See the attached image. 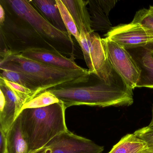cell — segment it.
I'll return each instance as SVG.
<instances>
[{
	"label": "cell",
	"mask_w": 153,
	"mask_h": 153,
	"mask_svg": "<svg viewBox=\"0 0 153 153\" xmlns=\"http://www.w3.org/2000/svg\"><path fill=\"white\" fill-rule=\"evenodd\" d=\"M8 2L14 12L39 33L57 42L64 44L70 42L73 45L71 36L68 32L62 31L55 27L37 11L30 1L10 0Z\"/></svg>",
	"instance_id": "obj_5"
},
{
	"label": "cell",
	"mask_w": 153,
	"mask_h": 153,
	"mask_svg": "<svg viewBox=\"0 0 153 153\" xmlns=\"http://www.w3.org/2000/svg\"><path fill=\"white\" fill-rule=\"evenodd\" d=\"M56 2L67 32L70 35L73 36L79 44L80 42V33L72 16L61 0H56Z\"/></svg>",
	"instance_id": "obj_19"
},
{
	"label": "cell",
	"mask_w": 153,
	"mask_h": 153,
	"mask_svg": "<svg viewBox=\"0 0 153 153\" xmlns=\"http://www.w3.org/2000/svg\"><path fill=\"white\" fill-rule=\"evenodd\" d=\"M5 19V12L1 5H0V23L2 25Z\"/></svg>",
	"instance_id": "obj_24"
},
{
	"label": "cell",
	"mask_w": 153,
	"mask_h": 153,
	"mask_svg": "<svg viewBox=\"0 0 153 153\" xmlns=\"http://www.w3.org/2000/svg\"><path fill=\"white\" fill-rule=\"evenodd\" d=\"M143 153H153V145L149 146Z\"/></svg>",
	"instance_id": "obj_25"
},
{
	"label": "cell",
	"mask_w": 153,
	"mask_h": 153,
	"mask_svg": "<svg viewBox=\"0 0 153 153\" xmlns=\"http://www.w3.org/2000/svg\"><path fill=\"white\" fill-rule=\"evenodd\" d=\"M117 2L114 0L89 1L92 28L94 32L103 31L107 33L112 28L109 19V13Z\"/></svg>",
	"instance_id": "obj_11"
},
{
	"label": "cell",
	"mask_w": 153,
	"mask_h": 153,
	"mask_svg": "<svg viewBox=\"0 0 153 153\" xmlns=\"http://www.w3.org/2000/svg\"><path fill=\"white\" fill-rule=\"evenodd\" d=\"M7 133L0 129V153H7Z\"/></svg>",
	"instance_id": "obj_23"
},
{
	"label": "cell",
	"mask_w": 153,
	"mask_h": 153,
	"mask_svg": "<svg viewBox=\"0 0 153 153\" xmlns=\"http://www.w3.org/2000/svg\"><path fill=\"white\" fill-rule=\"evenodd\" d=\"M149 9L150 10H151V12L153 13V6H150Z\"/></svg>",
	"instance_id": "obj_28"
},
{
	"label": "cell",
	"mask_w": 153,
	"mask_h": 153,
	"mask_svg": "<svg viewBox=\"0 0 153 153\" xmlns=\"http://www.w3.org/2000/svg\"><path fill=\"white\" fill-rule=\"evenodd\" d=\"M60 102V101L59 99L52 93L48 90H46L25 103L22 106L21 111L27 108H38L45 107Z\"/></svg>",
	"instance_id": "obj_18"
},
{
	"label": "cell",
	"mask_w": 153,
	"mask_h": 153,
	"mask_svg": "<svg viewBox=\"0 0 153 153\" xmlns=\"http://www.w3.org/2000/svg\"><path fill=\"white\" fill-rule=\"evenodd\" d=\"M0 79H1L4 82V84L10 89L16 93L25 101V103L35 97L34 92L27 88L19 84L10 82L1 78H0Z\"/></svg>",
	"instance_id": "obj_21"
},
{
	"label": "cell",
	"mask_w": 153,
	"mask_h": 153,
	"mask_svg": "<svg viewBox=\"0 0 153 153\" xmlns=\"http://www.w3.org/2000/svg\"><path fill=\"white\" fill-rule=\"evenodd\" d=\"M7 153H28V145L21 128L19 116L7 133Z\"/></svg>",
	"instance_id": "obj_14"
},
{
	"label": "cell",
	"mask_w": 153,
	"mask_h": 153,
	"mask_svg": "<svg viewBox=\"0 0 153 153\" xmlns=\"http://www.w3.org/2000/svg\"><path fill=\"white\" fill-rule=\"evenodd\" d=\"M104 147L68 130L53 139L36 153H102Z\"/></svg>",
	"instance_id": "obj_8"
},
{
	"label": "cell",
	"mask_w": 153,
	"mask_h": 153,
	"mask_svg": "<svg viewBox=\"0 0 153 153\" xmlns=\"http://www.w3.org/2000/svg\"><path fill=\"white\" fill-rule=\"evenodd\" d=\"M64 104L66 109L74 105L129 106L133 103V90L119 85H109L100 80L94 85L57 87L48 89Z\"/></svg>",
	"instance_id": "obj_2"
},
{
	"label": "cell",
	"mask_w": 153,
	"mask_h": 153,
	"mask_svg": "<svg viewBox=\"0 0 153 153\" xmlns=\"http://www.w3.org/2000/svg\"><path fill=\"white\" fill-rule=\"evenodd\" d=\"M19 53L24 57L53 67L68 69H83L77 65L72 59H69L59 53L44 48L31 47Z\"/></svg>",
	"instance_id": "obj_10"
},
{
	"label": "cell",
	"mask_w": 153,
	"mask_h": 153,
	"mask_svg": "<svg viewBox=\"0 0 153 153\" xmlns=\"http://www.w3.org/2000/svg\"><path fill=\"white\" fill-rule=\"evenodd\" d=\"M147 143L133 134H128L113 147L108 153H143L148 148Z\"/></svg>",
	"instance_id": "obj_16"
},
{
	"label": "cell",
	"mask_w": 153,
	"mask_h": 153,
	"mask_svg": "<svg viewBox=\"0 0 153 153\" xmlns=\"http://www.w3.org/2000/svg\"><path fill=\"white\" fill-rule=\"evenodd\" d=\"M79 33V45L90 75H94L107 85L128 87L111 65L103 39L95 32L88 33L82 30Z\"/></svg>",
	"instance_id": "obj_4"
},
{
	"label": "cell",
	"mask_w": 153,
	"mask_h": 153,
	"mask_svg": "<svg viewBox=\"0 0 153 153\" xmlns=\"http://www.w3.org/2000/svg\"><path fill=\"white\" fill-rule=\"evenodd\" d=\"M149 48L150 54H151L152 58H153V45H150V46H149Z\"/></svg>",
	"instance_id": "obj_27"
},
{
	"label": "cell",
	"mask_w": 153,
	"mask_h": 153,
	"mask_svg": "<svg viewBox=\"0 0 153 153\" xmlns=\"http://www.w3.org/2000/svg\"><path fill=\"white\" fill-rule=\"evenodd\" d=\"M134 134L146 141L149 146L153 145V130L150 129L147 126L136 131Z\"/></svg>",
	"instance_id": "obj_22"
},
{
	"label": "cell",
	"mask_w": 153,
	"mask_h": 153,
	"mask_svg": "<svg viewBox=\"0 0 153 153\" xmlns=\"http://www.w3.org/2000/svg\"><path fill=\"white\" fill-rule=\"evenodd\" d=\"M75 21L80 32L84 30L88 33L94 32L92 28L90 13L87 8L89 1L61 0Z\"/></svg>",
	"instance_id": "obj_13"
},
{
	"label": "cell",
	"mask_w": 153,
	"mask_h": 153,
	"mask_svg": "<svg viewBox=\"0 0 153 153\" xmlns=\"http://www.w3.org/2000/svg\"><path fill=\"white\" fill-rule=\"evenodd\" d=\"M108 59L115 72L132 90L137 88L141 70L128 50L114 42L103 38Z\"/></svg>",
	"instance_id": "obj_6"
},
{
	"label": "cell",
	"mask_w": 153,
	"mask_h": 153,
	"mask_svg": "<svg viewBox=\"0 0 153 153\" xmlns=\"http://www.w3.org/2000/svg\"><path fill=\"white\" fill-rule=\"evenodd\" d=\"M66 109L62 102L38 108H27L19 114L21 128L28 145V153H36L53 139L68 130Z\"/></svg>",
	"instance_id": "obj_1"
},
{
	"label": "cell",
	"mask_w": 153,
	"mask_h": 153,
	"mask_svg": "<svg viewBox=\"0 0 153 153\" xmlns=\"http://www.w3.org/2000/svg\"><path fill=\"white\" fill-rule=\"evenodd\" d=\"M132 55L139 67L141 73L137 88H153V58L149 46L132 49Z\"/></svg>",
	"instance_id": "obj_12"
},
{
	"label": "cell",
	"mask_w": 153,
	"mask_h": 153,
	"mask_svg": "<svg viewBox=\"0 0 153 153\" xmlns=\"http://www.w3.org/2000/svg\"><path fill=\"white\" fill-rule=\"evenodd\" d=\"M43 14L45 18L55 27L62 31L67 32L63 24L56 3V0H33L30 1Z\"/></svg>",
	"instance_id": "obj_15"
},
{
	"label": "cell",
	"mask_w": 153,
	"mask_h": 153,
	"mask_svg": "<svg viewBox=\"0 0 153 153\" xmlns=\"http://www.w3.org/2000/svg\"><path fill=\"white\" fill-rule=\"evenodd\" d=\"M105 36L127 50L153 45V35L140 24L131 22L113 27Z\"/></svg>",
	"instance_id": "obj_7"
},
{
	"label": "cell",
	"mask_w": 153,
	"mask_h": 153,
	"mask_svg": "<svg viewBox=\"0 0 153 153\" xmlns=\"http://www.w3.org/2000/svg\"><path fill=\"white\" fill-rule=\"evenodd\" d=\"M131 22L140 24L153 35V13L150 10L143 8L137 11Z\"/></svg>",
	"instance_id": "obj_20"
},
{
	"label": "cell",
	"mask_w": 153,
	"mask_h": 153,
	"mask_svg": "<svg viewBox=\"0 0 153 153\" xmlns=\"http://www.w3.org/2000/svg\"><path fill=\"white\" fill-rule=\"evenodd\" d=\"M0 69L23 72L33 79L44 91L57 87L75 85L87 82L88 70L53 67L24 57L20 53H10L1 59Z\"/></svg>",
	"instance_id": "obj_3"
},
{
	"label": "cell",
	"mask_w": 153,
	"mask_h": 153,
	"mask_svg": "<svg viewBox=\"0 0 153 153\" xmlns=\"http://www.w3.org/2000/svg\"><path fill=\"white\" fill-rule=\"evenodd\" d=\"M1 71L0 78L29 88L34 92L35 97L44 92L41 86L36 81L25 73L8 70L1 69Z\"/></svg>",
	"instance_id": "obj_17"
},
{
	"label": "cell",
	"mask_w": 153,
	"mask_h": 153,
	"mask_svg": "<svg viewBox=\"0 0 153 153\" xmlns=\"http://www.w3.org/2000/svg\"><path fill=\"white\" fill-rule=\"evenodd\" d=\"M152 120H151V122H150V123L149 125L147 126L148 128H149L150 129L153 130V107H152Z\"/></svg>",
	"instance_id": "obj_26"
},
{
	"label": "cell",
	"mask_w": 153,
	"mask_h": 153,
	"mask_svg": "<svg viewBox=\"0 0 153 153\" xmlns=\"http://www.w3.org/2000/svg\"><path fill=\"white\" fill-rule=\"evenodd\" d=\"M0 129L7 133L18 117L25 102L0 79Z\"/></svg>",
	"instance_id": "obj_9"
}]
</instances>
